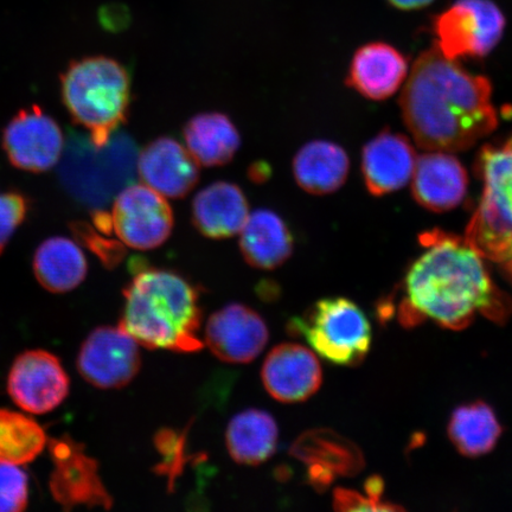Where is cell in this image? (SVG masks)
<instances>
[{"label":"cell","mask_w":512,"mask_h":512,"mask_svg":"<svg viewBox=\"0 0 512 512\" xmlns=\"http://www.w3.org/2000/svg\"><path fill=\"white\" fill-rule=\"evenodd\" d=\"M140 364L137 342L120 325L95 329L83 342L76 362L83 380L99 389L127 386Z\"/></svg>","instance_id":"12"},{"label":"cell","mask_w":512,"mask_h":512,"mask_svg":"<svg viewBox=\"0 0 512 512\" xmlns=\"http://www.w3.org/2000/svg\"><path fill=\"white\" fill-rule=\"evenodd\" d=\"M435 46L448 59H479L502 40L505 17L492 0H456L434 18Z\"/></svg>","instance_id":"7"},{"label":"cell","mask_w":512,"mask_h":512,"mask_svg":"<svg viewBox=\"0 0 512 512\" xmlns=\"http://www.w3.org/2000/svg\"><path fill=\"white\" fill-rule=\"evenodd\" d=\"M475 171L483 190L464 239L512 284V134L484 145Z\"/></svg>","instance_id":"5"},{"label":"cell","mask_w":512,"mask_h":512,"mask_svg":"<svg viewBox=\"0 0 512 512\" xmlns=\"http://www.w3.org/2000/svg\"><path fill=\"white\" fill-rule=\"evenodd\" d=\"M29 504V478L18 465L0 463V512H22Z\"/></svg>","instance_id":"30"},{"label":"cell","mask_w":512,"mask_h":512,"mask_svg":"<svg viewBox=\"0 0 512 512\" xmlns=\"http://www.w3.org/2000/svg\"><path fill=\"white\" fill-rule=\"evenodd\" d=\"M48 451L54 470L49 490L63 510L76 507L111 509L113 501L99 475V464L85 451V445L69 435L48 438Z\"/></svg>","instance_id":"8"},{"label":"cell","mask_w":512,"mask_h":512,"mask_svg":"<svg viewBox=\"0 0 512 512\" xmlns=\"http://www.w3.org/2000/svg\"><path fill=\"white\" fill-rule=\"evenodd\" d=\"M240 249L247 264L271 271L293 253V236L286 222L270 209L255 210L241 229Z\"/></svg>","instance_id":"21"},{"label":"cell","mask_w":512,"mask_h":512,"mask_svg":"<svg viewBox=\"0 0 512 512\" xmlns=\"http://www.w3.org/2000/svg\"><path fill=\"white\" fill-rule=\"evenodd\" d=\"M411 181L414 200L434 213L456 209L469 185L460 160L443 151H428L418 157Z\"/></svg>","instance_id":"17"},{"label":"cell","mask_w":512,"mask_h":512,"mask_svg":"<svg viewBox=\"0 0 512 512\" xmlns=\"http://www.w3.org/2000/svg\"><path fill=\"white\" fill-rule=\"evenodd\" d=\"M28 213L29 200L21 191H0V255Z\"/></svg>","instance_id":"31"},{"label":"cell","mask_w":512,"mask_h":512,"mask_svg":"<svg viewBox=\"0 0 512 512\" xmlns=\"http://www.w3.org/2000/svg\"><path fill=\"white\" fill-rule=\"evenodd\" d=\"M61 96L70 118L85 128L92 145L101 150L130 115L131 76L112 57H82L62 73Z\"/></svg>","instance_id":"4"},{"label":"cell","mask_w":512,"mask_h":512,"mask_svg":"<svg viewBox=\"0 0 512 512\" xmlns=\"http://www.w3.org/2000/svg\"><path fill=\"white\" fill-rule=\"evenodd\" d=\"M414 147L402 134L382 132L364 147L362 171L371 195L392 194L411 182L416 164Z\"/></svg>","instance_id":"18"},{"label":"cell","mask_w":512,"mask_h":512,"mask_svg":"<svg viewBox=\"0 0 512 512\" xmlns=\"http://www.w3.org/2000/svg\"><path fill=\"white\" fill-rule=\"evenodd\" d=\"M47 444V434L35 419L0 408V463L18 466L32 463Z\"/></svg>","instance_id":"27"},{"label":"cell","mask_w":512,"mask_h":512,"mask_svg":"<svg viewBox=\"0 0 512 512\" xmlns=\"http://www.w3.org/2000/svg\"><path fill=\"white\" fill-rule=\"evenodd\" d=\"M187 149L198 164L222 166L240 150L241 134L227 114L207 112L192 117L183 128Z\"/></svg>","instance_id":"23"},{"label":"cell","mask_w":512,"mask_h":512,"mask_svg":"<svg viewBox=\"0 0 512 512\" xmlns=\"http://www.w3.org/2000/svg\"><path fill=\"white\" fill-rule=\"evenodd\" d=\"M293 336H302L325 361L356 366L371 347V325L366 313L343 297L319 300L302 317L288 323Z\"/></svg>","instance_id":"6"},{"label":"cell","mask_w":512,"mask_h":512,"mask_svg":"<svg viewBox=\"0 0 512 512\" xmlns=\"http://www.w3.org/2000/svg\"><path fill=\"white\" fill-rule=\"evenodd\" d=\"M249 216V204L239 185L215 182L195 196L191 220L209 239L221 240L239 234Z\"/></svg>","instance_id":"19"},{"label":"cell","mask_w":512,"mask_h":512,"mask_svg":"<svg viewBox=\"0 0 512 512\" xmlns=\"http://www.w3.org/2000/svg\"><path fill=\"white\" fill-rule=\"evenodd\" d=\"M137 169L147 187L169 198L187 196L200 179L196 159L170 137H159L147 144L137 159Z\"/></svg>","instance_id":"16"},{"label":"cell","mask_w":512,"mask_h":512,"mask_svg":"<svg viewBox=\"0 0 512 512\" xmlns=\"http://www.w3.org/2000/svg\"><path fill=\"white\" fill-rule=\"evenodd\" d=\"M32 268L44 290L61 294L73 291L83 283L88 264L78 243L55 236L38 246Z\"/></svg>","instance_id":"24"},{"label":"cell","mask_w":512,"mask_h":512,"mask_svg":"<svg viewBox=\"0 0 512 512\" xmlns=\"http://www.w3.org/2000/svg\"><path fill=\"white\" fill-rule=\"evenodd\" d=\"M334 508L338 511H398L402 510L399 505L379 501L367 494L363 496L360 492L349 489H337L334 494Z\"/></svg>","instance_id":"32"},{"label":"cell","mask_w":512,"mask_h":512,"mask_svg":"<svg viewBox=\"0 0 512 512\" xmlns=\"http://www.w3.org/2000/svg\"><path fill=\"white\" fill-rule=\"evenodd\" d=\"M271 175V169L265 163H255L251 170H249V176L255 183L266 182L268 177Z\"/></svg>","instance_id":"34"},{"label":"cell","mask_w":512,"mask_h":512,"mask_svg":"<svg viewBox=\"0 0 512 512\" xmlns=\"http://www.w3.org/2000/svg\"><path fill=\"white\" fill-rule=\"evenodd\" d=\"M447 433L459 453L476 458L494 450L503 428L494 409L476 401L454 409Z\"/></svg>","instance_id":"26"},{"label":"cell","mask_w":512,"mask_h":512,"mask_svg":"<svg viewBox=\"0 0 512 512\" xmlns=\"http://www.w3.org/2000/svg\"><path fill=\"white\" fill-rule=\"evenodd\" d=\"M75 240L85 246L95 256H98L101 264L106 268L118 267L125 258L123 243L104 238L96 230L85 222L76 221L70 224Z\"/></svg>","instance_id":"29"},{"label":"cell","mask_w":512,"mask_h":512,"mask_svg":"<svg viewBox=\"0 0 512 512\" xmlns=\"http://www.w3.org/2000/svg\"><path fill=\"white\" fill-rule=\"evenodd\" d=\"M155 445L163 457V462L156 467V472L168 478L171 488L189 460L185 452L187 434L164 428L156 434Z\"/></svg>","instance_id":"28"},{"label":"cell","mask_w":512,"mask_h":512,"mask_svg":"<svg viewBox=\"0 0 512 512\" xmlns=\"http://www.w3.org/2000/svg\"><path fill=\"white\" fill-rule=\"evenodd\" d=\"M113 230L124 245L149 251L170 238L175 217L170 204L145 184H128L115 198Z\"/></svg>","instance_id":"9"},{"label":"cell","mask_w":512,"mask_h":512,"mask_svg":"<svg viewBox=\"0 0 512 512\" xmlns=\"http://www.w3.org/2000/svg\"><path fill=\"white\" fill-rule=\"evenodd\" d=\"M70 380L61 360L47 350L18 355L9 371L6 389L15 405L31 414L53 412L67 399Z\"/></svg>","instance_id":"10"},{"label":"cell","mask_w":512,"mask_h":512,"mask_svg":"<svg viewBox=\"0 0 512 512\" xmlns=\"http://www.w3.org/2000/svg\"><path fill=\"white\" fill-rule=\"evenodd\" d=\"M226 439L229 454L236 463L260 465L277 450L278 427L270 414L248 409L230 421Z\"/></svg>","instance_id":"25"},{"label":"cell","mask_w":512,"mask_h":512,"mask_svg":"<svg viewBox=\"0 0 512 512\" xmlns=\"http://www.w3.org/2000/svg\"><path fill=\"white\" fill-rule=\"evenodd\" d=\"M424 247L403 281L398 317L407 328L432 320L463 330L478 315L504 323L512 299L495 285L486 261L465 239L433 229L420 236Z\"/></svg>","instance_id":"1"},{"label":"cell","mask_w":512,"mask_h":512,"mask_svg":"<svg viewBox=\"0 0 512 512\" xmlns=\"http://www.w3.org/2000/svg\"><path fill=\"white\" fill-rule=\"evenodd\" d=\"M206 342L221 361L249 363L265 349L268 329L265 320L251 307L227 305L209 318Z\"/></svg>","instance_id":"14"},{"label":"cell","mask_w":512,"mask_h":512,"mask_svg":"<svg viewBox=\"0 0 512 512\" xmlns=\"http://www.w3.org/2000/svg\"><path fill=\"white\" fill-rule=\"evenodd\" d=\"M350 160L341 146L315 140L300 149L293 159V175L299 187L312 195H328L347 181Z\"/></svg>","instance_id":"22"},{"label":"cell","mask_w":512,"mask_h":512,"mask_svg":"<svg viewBox=\"0 0 512 512\" xmlns=\"http://www.w3.org/2000/svg\"><path fill=\"white\" fill-rule=\"evenodd\" d=\"M408 63L387 43H369L356 51L348 85L371 100H384L399 91L407 79Z\"/></svg>","instance_id":"20"},{"label":"cell","mask_w":512,"mask_h":512,"mask_svg":"<svg viewBox=\"0 0 512 512\" xmlns=\"http://www.w3.org/2000/svg\"><path fill=\"white\" fill-rule=\"evenodd\" d=\"M390 5L399 10L411 11L426 8L434 0H387Z\"/></svg>","instance_id":"33"},{"label":"cell","mask_w":512,"mask_h":512,"mask_svg":"<svg viewBox=\"0 0 512 512\" xmlns=\"http://www.w3.org/2000/svg\"><path fill=\"white\" fill-rule=\"evenodd\" d=\"M491 83L473 75L437 46L413 64L400 106L415 143L427 151L459 152L489 137L498 126Z\"/></svg>","instance_id":"2"},{"label":"cell","mask_w":512,"mask_h":512,"mask_svg":"<svg viewBox=\"0 0 512 512\" xmlns=\"http://www.w3.org/2000/svg\"><path fill=\"white\" fill-rule=\"evenodd\" d=\"M261 377L268 394L285 403L310 399L323 382L317 356L293 343L280 344L268 354Z\"/></svg>","instance_id":"15"},{"label":"cell","mask_w":512,"mask_h":512,"mask_svg":"<svg viewBox=\"0 0 512 512\" xmlns=\"http://www.w3.org/2000/svg\"><path fill=\"white\" fill-rule=\"evenodd\" d=\"M294 458L307 465V480L318 491L329 488L337 477H352L364 467L357 445L325 428L305 432L291 447Z\"/></svg>","instance_id":"13"},{"label":"cell","mask_w":512,"mask_h":512,"mask_svg":"<svg viewBox=\"0 0 512 512\" xmlns=\"http://www.w3.org/2000/svg\"><path fill=\"white\" fill-rule=\"evenodd\" d=\"M131 283L124 290L120 326L147 349L195 352L202 320L196 287L174 271L131 262Z\"/></svg>","instance_id":"3"},{"label":"cell","mask_w":512,"mask_h":512,"mask_svg":"<svg viewBox=\"0 0 512 512\" xmlns=\"http://www.w3.org/2000/svg\"><path fill=\"white\" fill-rule=\"evenodd\" d=\"M64 145L59 124L37 105L22 108L2 134V147L16 169L41 174L59 163Z\"/></svg>","instance_id":"11"}]
</instances>
